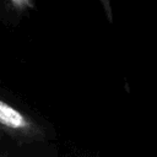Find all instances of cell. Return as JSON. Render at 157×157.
Returning <instances> with one entry per match:
<instances>
[{
	"label": "cell",
	"instance_id": "3957f363",
	"mask_svg": "<svg viewBox=\"0 0 157 157\" xmlns=\"http://www.w3.org/2000/svg\"><path fill=\"white\" fill-rule=\"evenodd\" d=\"M4 156H5V155H4V153H1V152H0V157H4Z\"/></svg>",
	"mask_w": 157,
	"mask_h": 157
},
{
	"label": "cell",
	"instance_id": "6da1fadb",
	"mask_svg": "<svg viewBox=\"0 0 157 157\" xmlns=\"http://www.w3.org/2000/svg\"><path fill=\"white\" fill-rule=\"evenodd\" d=\"M0 132L17 144H34L47 140V132L40 124L22 110L0 98Z\"/></svg>",
	"mask_w": 157,
	"mask_h": 157
},
{
	"label": "cell",
	"instance_id": "277c9868",
	"mask_svg": "<svg viewBox=\"0 0 157 157\" xmlns=\"http://www.w3.org/2000/svg\"><path fill=\"white\" fill-rule=\"evenodd\" d=\"M1 135H2V134H1V132H0V139H1Z\"/></svg>",
	"mask_w": 157,
	"mask_h": 157
},
{
	"label": "cell",
	"instance_id": "7a4b0ae2",
	"mask_svg": "<svg viewBox=\"0 0 157 157\" xmlns=\"http://www.w3.org/2000/svg\"><path fill=\"white\" fill-rule=\"evenodd\" d=\"M9 7H11L12 11H15L17 15L26 12L29 9H33L36 5L32 0H12L10 2H6Z\"/></svg>",
	"mask_w": 157,
	"mask_h": 157
}]
</instances>
